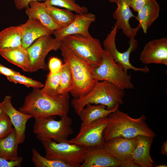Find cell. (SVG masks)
Masks as SVG:
<instances>
[{
  "instance_id": "603a6c76",
  "label": "cell",
  "mask_w": 167,
  "mask_h": 167,
  "mask_svg": "<svg viewBox=\"0 0 167 167\" xmlns=\"http://www.w3.org/2000/svg\"><path fill=\"white\" fill-rule=\"evenodd\" d=\"M119 106L108 109L105 106L102 105L88 104L82 109L79 116L82 123L88 124L99 119L108 116L118 109Z\"/></svg>"
},
{
  "instance_id": "f1b7e54d",
  "label": "cell",
  "mask_w": 167,
  "mask_h": 167,
  "mask_svg": "<svg viewBox=\"0 0 167 167\" xmlns=\"http://www.w3.org/2000/svg\"><path fill=\"white\" fill-rule=\"evenodd\" d=\"M32 160L36 167H70L62 161L43 157L34 148H32Z\"/></svg>"
},
{
  "instance_id": "f546056e",
  "label": "cell",
  "mask_w": 167,
  "mask_h": 167,
  "mask_svg": "<svg viewBox=\"0 0 167 167\" xmlns=\"http://www.w3.org/2000/svg\"><path fill=\"white\" fill-rule=\"evenodd\" d=\"M60 71L52 73L49 72L48 74L45 85L41 91L46 95L54 96L59 94L58 87L60 81Z\"/></svg>"
},
{
  "instance_id": "f35d334b",
  "label": "cell",
  "mask_w": 167,
  "mask_h": 167,
  "mask_svg": "<svg viewBox=\"0 0 167 167\" xmlns=\"http://www.w3.org/2000/svg\"><path fill=\"white\" fill-rule=\"evenodd\" d=\"M3 111V109L2 103L0 102V115L1 114Z\"/></svg>"
},
{
  "instance_id": "d6a6232c",
  "label": "cell",
  "mask_w": 167,
  "mask_h": 167,
  "mask_svg": "<svg viewBox=\"0 0 167 167\" xmlns=\"http://www.w3.org/2000/svg\"><path fill=\"white\" fill-rule=\"evenodd\" d=\"M62 65V61L59 58L55 57L51 58L48 64L49 72L54 73L59 72Z\"/></svg>"
},
{
  "instance_id": "d4e9b609",
  "label": "cell",
  "mask_w": 167,
  "mask_h": 167,
  "mask_svg": "<svg viewBox=\"0 0 167 167\" xmlns=\"http://www.w3.org/2000/svg\"><path fill=\"white\" fill-rule=\"evenodd\" d=\"M22 31L19 26H12L0 32V50L22 46Z\"/></svg>"
},
{
  "instance_id": "83f0119b",
  "label": "cell",
  "mask_w": 167,
  "mask_h": 167,
  "mask_svg": "<svg viewBox=\"0 0 167 167\" xmlns=\"http://www.w3.org/2000/svg\"><path fill=\"white\" fill-rule=\"evenodd\" d=\"M73 85V78L70 66L66 62L63 64L60 71L58 87L59 94L69 93Z\"/></svg>"
},
{
  "instance_id": "484cf974",
  "label": "cell",
  "mask_w": 167,
  "mask_h": 167,
  "mask_svg": "<svg viewBox=\"0 0 167 167\" xmlns=\"http://www.w3.org/2000/svg\"><path fill=\"white\" fill-rule=\"evenodd\" d=\"M47 11L54 23L61 28L68 25L75 19L76 14L66 9L47 6Z\"/></svg>"
},
{
  "instance_id": "4316f807",
  "label": "cell",
  "mask_w": 167,
  "mask_h": 167,
  "mask_svg": "<svg viewBox=\"0 0 167 167\" xmlns=\"http://www.w3.org/2000/svg\"><path fill=\"white\" fill-rule=\"evenodd\" d=\"M44 2L47 6L61 7L75 12L78 14H83L88 12L86 7L80 6L76 3L75 0H45Z\"/></svg>"
},
{
  "instance_id": "9c48e42d",
  "label": "cell",
  "mask_w": 167,
  "mask_h": 167,
  "mask_svg": "<svg viewBox=\"0 0 167 167\" xmlns=\"http://www.w3.org/2000/svg\"><path fill=\"white\" fill-rule=\"evenodd\" d=\"M108 121L107 116L88 124L82 123L78 134L67 142L88 148L102 147L105 142L103 133Z\"/></svg>"
},
{
  "instance_id": "52a82bcc",
  "label": "cell",
  "mask_w": 167,
  "mask_h": 167,
  "mask_svg": "<svg viewBox=\"0 0 167 167\" xmlns=\"http://www.w3.org/2000/svg\"><path fill=\"white\" fill-rule=\"evenodd\" d=\"M41 141L45 149V157L62 161L70 167H79L85 159L88 148L67 142L57 143L52 139Z\"/></svg>"
},
{
  "instance_id": "8fae6325",
  "label": "cell",
  "mask_w": 167,
  "mask_h": 167,
  "mask_svg": "<svg viewBox=\"0 0 167 167\" xmlns=\"http://www.w3.org/2000/svg\"><path fill=\"white\" fill-rule=\"evenodd\" d=\"M51 35L40 37L27 49L30 59V72L36 71L40 69L46 70L47 66L45 62L46 57L50 51L59 49L60 41L52 37Z\"/></svg>"
},
{
  "instance_id": "2e32d148",
  "label": "cell",
  "mask_w": 167,
  "mask_h": 167,
  "mask_svg": "<svg viewBox=\"0 0 167 167\" xmlns=\"http://www.w3.org/2000/svg\"><path fill=\"white\" fill-rule=\"evenodd\" d=\"M12 97L6 96L2 102L3 111L8 116L16 132L19 144L23 143L25 138L26 124L32 118V115L16 110L11 103Z\"/></svg>"
},
{
  "instance_id": "ba28073f",
  "label": "cell",
  "mask_w": 167,
  "mask_h": 167,
  "mask_svg": "<svg viewBox=\"0 0 167 167\" xmlns=\"http://www.w3.org/2000/svg\"><path fill=\"white\" fill-rule=\"evenodd\" d=\"M60 41L93 68L100 64L104 50L98 39L91 35L85 37L79 35H73L65 37Z\"/></svg>"
},
{
  "instance_id": "5b68a950",
  "label": "cell",
  "mask_w": 167,
  "mask_h": 167,
  "mask_svg": "<svg viewBox=\"0 0 167 167\" xmlns=\"http://www.w3.org/2000/svg\"><path fill=\"white\" fill-rule=\"evenodd\" d=\"M92 73L96 81L106 80L123 90L134 88L131 75L121 64L114 61L109 53L105 50L100 64L93 68Z\"/></svg>"
},
{
  "instance_id": "8d00e7d4",
  "label": "cell",
  "mask_w": 167,
  "mask_h": 167,
  "mask_svg": "<svg viewBox=\"0 0 167 167\" xmlns=\"http://www.w3.org/2000/svg\"><path fill=\"white\" fill-rule=\"evenodd\" d=\"M20 74L19 72L7 68L0 63V75H4L7 77Z\"/></svg>"
},
{
  "instance_id": "74e56055",
  "label": "cell",
  "mask_w": 167,
  "mask_h": 167,
  "mask_svg": "<svg viewBox=\"0 0 167 167\" xmlns=\"http://www.w3.org/2000/svg\"><path fill=\"white\" fill-rule=\"evenodd\" d=\"M161 151L162 154L164 155H167V141L166 140L163 143L161 148Z\"/></svg>"
},
{
  "instance_id": "d590c367",
  "label": "cell",
  "mask_w": 167,
  "mask_h": 167,
  "mask_svg": "<svg viewBox=\"0 0 167 167\" xmlns=\"http://www.w3.org/2000/svg\"><path fill=\"white\" fill-rule=\"evenodd\" d=\"M16 9L20 10L26 8L29 5V4L32 1H45V0H13Z\"/></svg>"
},
{
  "instance_id": "e0dca14e",
  "label": "cell",
  "mask_w": 167,
  "mask_h": 167,
  "mask_svg": "<svg viewBox=\"0 0 167 167\" xmlns=\"http://www.w3.org/2000/svg\"><path fill=\"white\" fill-rule=\"evenodd\" d=\"M119 161L107 153L102 147L88 148L85 159L79 167H118Z\"/></svg>"
},
{
  "instance_id": "44dd1931",
  "label": "cell",
  "mask_w": 167,
  "mask_h": 167,
  "mask_svg": "<svg viewBox=\"0 0 167 167\" xmlns=\"http://www.w3.org/2000/svg\"><path fill=\"white\" fill-rule=\"evenodd\" d=\"M0 54L10 63L30 72V62L27 49L20 46L0 50Z\"/></svg>"
},
{
  "instance_id": "5bb4252c",
  "label": "cell",
  "mask_w": 167,
  "mask_h": 167,
  "mask_svg": "<svg viewBox=\"0 0 167 167\" xmlns=\"http://www.w3.org/2000/svg\"><path fill=\"white\" fill-rule=\"evenodd\" d=\"M139 59L146 65L151 64L167 65V38L150 41L141 52Z\"/></svg>"
},
{
  "instance_id": "7c38bea8",
  "label": "cell",
  "mask_w": 167,
  "mask_h": 167,
  "mask_svg": "<svg viewBox=\"0 0 167 167\" xmlns=\"http://www.w3.org/2000/svg\"><path fill=\"white\" fill-rule=\"evenodd\" d=\"M117 31L114 26L112 30L107 35L103 42L104 50L109 53L114 61L121 64L125 71L127 72L128 70H132L135 71L148 72L149 69L147 66L141 68L136 67L130 62V55L136 49L138 46V42L135 38L130 39L129 46L126 51L121 52L118 50L115 43Z\"/></svg>"
},
{
  "instance_id": "e575fe53",
  "label": "cell",
  "mask_w": 167,
  "mask_h": 167,
  "mask_svg": "<svg viewBox=\"0 0 167 167\" xmlns=\"http://www.w3.org/2000/svg\"><path fill=\"white\" fill-rule=\"evenodd\" d=\"M152 0H128L130 7L138 12L146 4Z\"/></svg>"
},
{
  "instance_id": "4dcf8cb0",
  "label": "cell",
  "mask_w": 167,
  "mask_h": 167,
  "mask_svg": "<svg viewBox=\"0 0 167 167\" xmlns=\"http://www.w3.org/2000/svg\"><path fill=\"white\" fill-rule=\"evenodd\" d=\"M7 78L10 81L16 84L19 83L23 84L28 87L40 88H43L44 86L41 82L22 75L20 74L7 77Z\"/></svg>"
},
{
  "instance_id": "9a60e30c",
  "label": "cell",
  "mask_w": 167,
  "mask_h": 167,
  "mask_svg": "<svg viewBox=\"0 0 167 167\" xmlns=\"http://www.w3.org/2000/svg\"><path fill=\"white\" fill-rule=\"evenodd\" d=\"M116 3L117 8L113 13L116 20L115 26L117 30H121L129 38H135L141 28L139 24L133 28L130 24V19L135 16L131 10L128 0H117Z\"/></svg>"
},
{
  "instance_id": "836d02e7",
  "label": "cell",
  "mask_w": 167,
  "mask_h": 167,
  "mask_svg": "<svg viewBox=\"0 0 167 167\" xmlns=\"http://www.w3.org/2000/svg\"><path fill=\"white\" fill-rule=\"evenodd\" d=\"M23 159V157H19L16 160L9 161L0 157V167H21Z\"/></svg>"
},
{
  "instance_id": "8992f818",
  "label": "cell",
  "mask_w": 167,
  "mask_h": 167,
  "mask_svg": "<svg viewBox=\"0 0 167 167\" xmlns=\"http://www.w3.org/2000/svg\"><path fill=\"white\" fill-rule=\"evenodd\" d=\"M72 119L68 115L59 120L54 116L35 119L33 131L40 140L52 139L57 142H67L73 131L71 126Z\"/></svg>"
},
{
  "instance_id": "7402d4cb",
  "label": "cell",
  "mask_w": 167,
  "mask_h": 167,
  "mask_svg": "<svg viewBox=\"0 0 167 167\" xmlns=\"http://www.w3.org/2000/svg\"><path fill=\"white\" fill-rule=\"evenodd\" d=\"M160 11L158 2L156 0H152L137 12L135 18L144 33H147L149 28L158 18Z\"/></svg>"
},
{
  "instance_id": "1f68e13d",
  "label": "cell",
  "mask_w": 167,
  "mask_h": 167,
  "mask_svg": "<svg viewBox=\"0 0 167 167\" xmlns=\"http://www.w3.org/2000/svg\"><path fill=\"white\" fill-rule=\"evenodd\" d=\"M14 129L9 117L3 111L0 115V139L7 136Z\"/></svg>"
},
{
  "instance_id": "d6986e66",
  "label": "cell",
  "mask_w": 167,
  "mask_h": 167,
  "mask_svg": "<svg viewBox=\"0 0 167 167\" xmlns=\"http://www.w3.org/2000/svg\"><path fill=\"white\" fill-rule=\"evenodd\" d=\"M153 139L144 136L137 137V143L132 153L131 159L139 167L154 166L150 153Z\"/></svg>"
},
{
  "instance_id": "ac0fdd59",
  "label": "cell",
  "mask_w": 167,
  "mask_h": 167,
  "mask_svg": "<svg viewBox=\"0 0 167 167\" xmlns=\"http://www.w3.org/2000/svg\"><path fill=\"white\" fill-rule=\"evenodd\" d=\"M19 26L22 31V46L26 49L39 38L53 33L36 19L29 18L25 23Z\"/></svg>"
},
{
  "instance_id": "30bf717a",
  "label": "cell",
  "mask_w": 167,
  "mask_h": 167,
  "mask_svg": "<svg viewBox=\"0 0 167 167\" xmlns=\"http://www.w3.org/2000/svg\"><path fill=\"white\" fill-rule=\"evenodd\" d=\"M137 137L126 138L117 137L105 141L102 148L109 154L117 160L121 167H138L131 159L136 145Z\"/></svg>"
},
{
  "instance_id": "cb8c5ba5",
  "label": "cell",
  "mask_w": 167,
  "mask_h": 167,
  "mask_svg": "<svg viewBox=\"0 0 167 167\" xmlns=\"http://www.w3.org/2000/svg\"><path fill=\"white\" fill-rule=\"evenodd\" d=\"M19 144L17 134L14 129L7 136L0 139V157L9 161L17 159Z\"/></svg>"
},
{
  "instance_id": "ffe728a7",
  "label": "cell",
  "mask_w": 167,
  "mask_h": 167,
  "mask_svg": "<svg viewBox=\"0 0 167 167\" xmlns=\"http://www.w3.org/2000/svg\"><path fill=\"white\" fill-rule=\"evenodd\" d=\"M47 6L44 2L39 1H32L30 2L26 9L25 13L29 18H34L38 20L53 33L54 31L60 28L56 24L48 14L46 10Z\"/></svg>"
},
{
  "instance_id": "3957f363",
  "label": "cell",
  "mask_w": 167,
  "mask_h": 167,
  "mask_svg": "<svg viewBox=\"0 0 167 167\" xmlns=\"http://www.w3.org/2000/svg\"><path fill=\"white\" fill-rule=\"evenodd\" d=\"M59 49L64 62L69 65L73 78V85L70 93L75 98L83 97L94 86L93 68L86 61L75 54L62 41Z\"/></svg>"
},
{
  "instance_id": "277c9868",
  "label": "cell",
  "mask_w": 167,
  "mask_h": 167,
  "mask_svg": "<svg viewBox=\"0 0 167 167\" xmlns=\"http://www.w3.org/2000/svg\"><path fill=\"white\" fill-rule=\"evenodd\" d=\"M124 90L106 80L96 82L91 90L84 96L74 98L71 105L75 113L79 115L82 109L88 104L102 105L108 109H113L123 103Z\"/></svg>"
},
{
  "instance_id": "7a4b0ae2",
  "label": "cell",
  "mask_w": 167,
  "mask_h": 167,
  "mask_svg": "<svg viewBox=\"0 0 167 167\" xmlns=\"http://www.w3.org/2000/svg\"><path fill=\"white\" fill-rule=\"evenodd\" d=\"M108 118L103 133L105 141L117 137L131 138L144 136L154 138L156 136L146 124V117L143 115L134 118L118 109Z\"/></svg>"
},
{
  "instance_id": "60d3db41",
  "label": "cell",
  "mask_w": 167,
  "mask_h": 167,
  "mask_svg": "<svg viewBox=\"0 0 167 167\" xmlns=\"http://www.w3.org/2000/svg\"><path fill=\"white\" fill-rule=\"evenodd\" d=\"M157 167H167V166L165 165H158V166H157Z\"/></svg>"
},
{
  "instance_id": "4fadbf2b",
  "label": "cell",
  "mask_w": 167,
  "mask_h": 167,
  "mask_svg": "<svg viewBox=\"0 0 167 167\" xmlns=\"http://www.w3.org/2000/svg\"><path fill=\"white\" fill-rule=\"evenodd\" d=\"M96 19L95 15L92 13L77 14L74 20L68 25L54 31L52 34L54 38L60 41L65 37L71 35L89 36H91L89 31V27Z\"/></svg>"
},
{
  "instance_id": "ab89813d",
  "label": "cell",
  "mask_w": 167,
  "mask_h": 167,
  "mask_svg": "<svg viewBox=\"0 0 167 167\" xmlns=\"http://www.w3.org/2000/svg\"><path fill=\"white\" fill-rule=\"evenodd\" d=\"M109 1V2L112 3H116L117 0H108Z\"/></svg>"
},
{
  "instance_id": "6da1fadb",
  "label": "cell",
  "mask_w": 167,
  "mask_h": 167,
  "mask_svg": "<svg viewBox=\"0 0 167 167\" xmlns=\"http://www.w3.org/2000/svg\"><path fill=\"white\" fill-rule=\"evenodd\" d=\"M70 108L69 93L49 96L39 88H34L26 96L19 111L30 114L34 119L68 115Z\"/></svg>"
}]
</instances>
